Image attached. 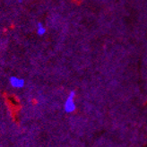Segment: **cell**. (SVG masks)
Returning <instances> with one entry per match:
<instances>
[{"label": "cell", "instance_id": "cell-1", "mask_svg": "<svg viewBox=\"0 0 147 147\" xmlns=\"http://www.w3.org/2000/svg\"><path fill=\"white\" fill-rule=\"evenodd\" d=\"M76 92L72 91L69 92L68 96L67 97L64 103V110L67 113H73L76 111Z\"/></svg>", "mask_w": 147, "mask_h": 147}, {"label": "cell", "instance_id": "cell-2", "mask_svg": "<svg viewBox=\"0 0 147 147\" xmlns=\"http://www.w3.org/2000/svg\"><path fill=\"white\" fill-rule=\"evenodd\" d=\"M9 84L13 88H16V89H21V88L24 87L25 80L24 78L13 76H11L9 78Z\"/></svg>", "mask_w": 147, "mask_h": 147}, {"label": "cell", "instance_id": "cell-3", "mask_svg": "<svg viewBox=\"0 0 147 147\" xmlns=\"http://www.w3.org/2000/svg\"><path fill=\"white\" fill-rule=\"evenodd\" d=\"M36 32L39 36H43L46 33V28L41 23H38L36 25Z\"/></svg>", "mask_w": 147, "mask_h": 147}]
</instances>
